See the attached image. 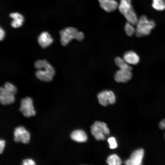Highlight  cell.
I'll list each match as a JSON object with an SVG mask.
<instances>
[{
    "instance_id": "obj_24",
    "label": "cell",
    "mask_w": 165,
    "mask_h": 165,
    "mask_svg": "<svg viewBox=\"0 0 165 165\" xmlns=\"http://www.w3.org/2000/svg\"><path fill=\"white\" fill-rule=\"evenodd\" d=\"M34 161L31 159H26L22 161V165H35Z\"/></svg>"
},
{
    "instance_id": "obj_23",
    "label": "cell",
    "mask_w": 165,
    "mask_h": 165,
    "mask_svg": "<svg viewBox=\"0 0 165 165\" xmlns=\"http://www.w3.org/2000/svg\"><path fill=\"white\" fill-rule=\"evenodd\" d=\"M108 141L109 144V147L110 148L113 149L117 147V144L115 138L111 137L108 138Z\"/></svg>"
},
{
    "instance_id": "obj_22",
    "label": "cell",
    "mask_w": 165,
    "mask_h": 165,
    "mask_svg": "<svg viewBox=\"0 0 165 165\" xmlns=\"http://www.w3.org/2000/svg\"><path fill=\"white\" fill-rule=\"evenodd\" d=\"M3 87L6 90L14 95L17 92V89L16 86L10 82H6L5 83Z\"/></svg>"
},
{
    "instance_id": "obj_26",
    "label": "cell",
    "mask_w": 165,
    "mask_h": 165,
    "mask_svg": "<svg viewBox=\"0 0 165 165\" xmlns=\"http://www.w3.org/2000/svg\"><path fill=\"white\" fill-rule=\"evenodd\" d=\"M5 32L4 30L1 27L0 28V40H2L4 38Z\"/></svg>"
},
{
    "instance_id": "obj_2",
    "label": "cell",
    "mask_w": 165,
    "mask_h": 165,
    "mask_svg": "<svg viewBox=\"0 0 165 165\" xmlns=\"http://www.w3.org/2000/svg\"><path fill=\"white\" fill-rule=\"evenodd\" d=\"M60 41L64 46L67 45L73 39L81 41L84 38L83 32L79 31L76 28L73 27H68L64 28L59 32Z\"/></svg>"
},
{
    "instance_id": "obj_16",
    "label": "cell",
    "mask_w": 165,
    "mask_h": 165,
    "mask_svg": "<svg viewBox=\"0 0 165 165\" xmlns=\"http://www.w3.org/2000/svg\"><path fill=\"white\" fill-rule=\"evenodd\" d=\"M133 8L131 0H120L118 8L119 12L123 15Z\"/></svg>"
},
{
    "instance_id": "obj_25",
    "label": "cell",
    "mask_w": 165,
    "mask_h": 165,
    "mask_svg": "<svg viewBox=\"0 0 165 165\" xmlns=\"http://www.w3.org/2000/svg\"><path fill=\"white\" fill-rule=\"evenodd\" d=\"M5 142L4 140L1 139L0 140V153L1 154L4 149Z\"/></svg>"
},
{
    "instance_id": "obj_5",
    "label": "cell",
    "mask_w": 165,
    "mask_h": 165,
    "mask_svg": "<svg viewBox=\"0 0 165 165\" xmlns=\"http://www.w3.org/2000/svg\"><path fill=\"white\" fill-rule=\"evenodd\" d=\"M33 103L32 99L29 97H26L21 99L20 110L24 116L30 117L36 114Z\"/></svg>"
},
{
    "instance_id": "obj_7",
    "label": "cell",
    "mask_w": 165,
    "mask_h": 165,
    "mask_svg": "<svg viewBox=\"0 0 165 165\" xmlns=\"http://www.w3.org/2000/svg\"><path fill=\"white\" fill-rule=\"evenodd\" d=\"M97 97L99 103L104 106L108 104H113L116 101L115 95L110 90H104L100 92L98 95Z\"/></svg>"
},
{
    "instance_id": "obj_20",
    "label": "cell",
    "mask_w": 165,
    "mask_h": 165,
    "mask_svg": "<svg viewBox=\"0 0 165 165\" xmlns=\"http://www.w3.org/2000/svg\"><path fill=\"white\" fill-rule=\"evenodd\" d=\"M107 162L110 165H119L122 163L121 160L116 154L109 156L107 158Z\"/></svg>"
},
{
    "instance_id": "obj_15",
    "label": "cell",
    "mask_w": 165,
    "mask_h": 165,
    "mask_svg": "<svg viewBox=\"0 0 165 165\" xmlns=\"http://www.w3.org/2000/svg\"><path fill=\"white\" fill-rule=\"evenodd\" d=\"M73 140L79 142H86L87 139L86 133L81 130H77L73 131L71 135Z\"/></svg>"
},
{
    "instance_id": "obj_19",
    "label": "cell",
    "mask_w": 165,
    "mask_h": 165,
    "mask_svg": "<svg viewBox=\"0 0 165 165\" xmlns=\"http://www.w3.org/2000/svg\"><path fill=\"white\" fill-rule=\"evenodd\" d=\"M152 6L156 10H164L165 9V0H152Z\"/></svg>"
},
{
    "instance_id": "obj_8",
    "label": "cell",
    "mask_w": 165,
    "mask_h": 165,
    "mask_svg": "<svg viewBox=\"0 0 165 165\" xmlns=\"http://www.w3.org/2000/svg\"><path fill=\"white\" fill-rule=\"evenodd\" d=\"M144 155L143 149L141 148L137 149L132 153L130 158L126 160L125 163L127 165H141Z\"/></svg>"
},
{
    "instance_id": "obj_21",
    "label": "cell",
    "mask_w": 165,
    "mask_h": 165,
    "mask_svg": "<svg viewBox=\"0 0 165 165\" xmlns=\"http://www.w3.org/2000/svg\"><path fill=\"white\" fill-rule=\"evenodd\" d=\"M134 25L127 22L125 25V30L127 34L129 36H132L135 33V28L134 27Z\"/></svg>"
},
{
    "instance_id": "obj_6",
    "label": "cell",
    "mask_w": 165,
    "mask_h": 165,
    "mask_svg": "<svg viewBox=\"0 0 165 165\" xmlns=\"http://www.w3.org/2000/svg\"><path fill=\"white\" fill-rule=\"evenodd\" d=\"M14 141L16 142H21L28 144L30 139V134L24 127L19 126L16 127L14 131Z\"/></svg>"
},
{
    "instance_id": "obj_14",
    "label": "cell",
    "mask_w": 165,
    "mask_h": 165,
    "mask_svg": "<svg viewBox=\"0 0 165 165\" xmlns=\"http://www.w3.org/2000/svg\"><path fill=\"white\" fill-rule=\"evenodd\" d=\"M9 16L13 19L11 23L12 27L16 28L22 25L24 17L22 14L17 12L12 13H10Z\"/></svg>"
},
{
    "instance_id": "obj_9",
    "label": "cell",
    "mask_w": 165,
    "mask_h": 165,
    "mask_svg": "<svg viewBox=\"0 0 165 165\" xmlns=\"http://www.w3.org/2000/svg\"><path fill=\"white\" fill-rule=\"evenodd\" d=\"M14 94L6 90L3 87L0 89V101L3 105H10L15 101Z\"/></svg>"
},
{
    "instance_id": "obj_27",
    "label": "cell",
    "mask_w": 165,
    "mask_h": 165,
    "mask_svg": "<svg viewBox=\"0 0 165 165\" xmlns=\"http://www.w3.org/2000/svg\"><path fill=\"white\" fill-rule=\"evenodd\" d=\"M160 128L162 129H165V119L163 120L159 124Z\"/></svg>"
},
{
    "instance_id": "obj_13",
    "label": "cell",
    "mask_w": 165,
    "mask_h": 165,
    "mask_svg": "<svg viewBox=\"0 0 165 165\" xmlns=\"http://www.w3.org/2000/svg\"><path fill=\"white\" fill-rule=\"evenodd\" d=\"M123 58L129 64H137L140 61V58L138 55L136 53L132 51L125 53L123 55Z\"/></svg>"
},
{
    "instance_id": "obj_12",
    "label": "cell",
    "mask_w": 165,
    "mask_h": 165,
    "mask_svg": "<svg viewBox=\"0 0 165 165\" xmlns=\"http://www.w3.org/2000/svg\"><path fill=\"white\" fill-rule=\"evenodd\" d=\"M53 41L51 36L47 31L42 32L38 38V41L39 45L43 48L48 46L52 43Z\"/></svg>"
},
{
    "instance_id": "obj_3",
    "label": "cell",
    "mask_w": 165,
    "mask_h": 165,
    "mask_svg": "<svg viewBox=\"0 0 165 165\" xmlns=\"http://www.w3.org/2000/svg\"><path fill=\"white\" fill-rule=\"evenodd\" d=\"M135 28V34L138 37H141L148 35L155 26V22L149 20L145 15L141 16L138 19Z\"/></svg>"
},
{
    "instance_id": "obj_18",
    "label": "cell",
    "mask_w": 165,
    "mask_h": 165,
    "mask_svg": "<svg viewBox=\"0 0 165 165\" xmlns=\"http://www.w3.org/2000/svg\"><path fill=\"white\" fill-rule=\"evenodd\" d=\"M115 62L117 66L120 69L127 70L131 71L132 67L129 65L123 58L119 57H117L115 59Z\"/></svg>"
},
{
    "instance_id": "obj_4",
    "label": "cell",
    "mask_w": 165,
    "mask_h": 165,
    "mask_svg": "<svg viewBox=\"0 0 165 165\" xmlns=\"http://www.w3.org/2000/svg\"><path fill=\"white\" fill-rule=\"evenodd\" d=\"M91 132L96 140H104L105 136L109 134L110 131L106 123L96 121L91 127Z\"/></svg>"
},
{
    "instance_id": "obj_10",
    "label": "cell",
    "mask_w": 165,
    "mask_h": 165,
    "mask_svg": "<svg viewBox=\"0 0 165 165\" xmlns=\"http://www.w3.org/2000/svg\"><path fill=\"white\" fill-rule=\"evenodd\" d=\"M131 71L120 69L118 70L115 75V79L117 82H126L130 80L132 78Z\"/></svg>"
},
{
    "instance_id": "obj_11",
    "label": "cell",
    "mask_w": 165,
    "mask_h": 165,
    "mask_svg": "<svg viewBox=\"0 0 165 165\" xmlns=\"http://www.w3.org/2000/svg\"><path fill=\"white\" fill-rule=\"evenodd\" d=\"M101 7L105 11L111 12L118 8V4L115 0H98Z\"/></svg>"
},
{
    "instance_id": "obj_1",
    "label": "cell",
    "mask_w": 165,
    "mask_h": 165,
    "mask_svg": "<svg viewBox=\"0 0 165 165\" xmlns=\"http://www.w3.org/2000/svg\"><path fill=\"white\" fill-rule=\"evenodd\" d=\"M35 67L37 70L35 73L36 77L44 82L51 81L55 74L54 67L45 60H39L35 63Z\"/></svg>"
},
{
    "instance_id": "obj_17",
    "label": "cell",
    "mask_w": 165,
    "mask_h": 165,
    "mask_svg": "<svg viewBox=\"0 0 165 165\" xmlns=\"http://www.w3.org/2000/svg\"><path fill=\"white\" fill-rule=\"evenodd\" d=\"M127 22L133 25H136L138 18L133 8L123 15Z\"/></svg>"
}]
</instances>
